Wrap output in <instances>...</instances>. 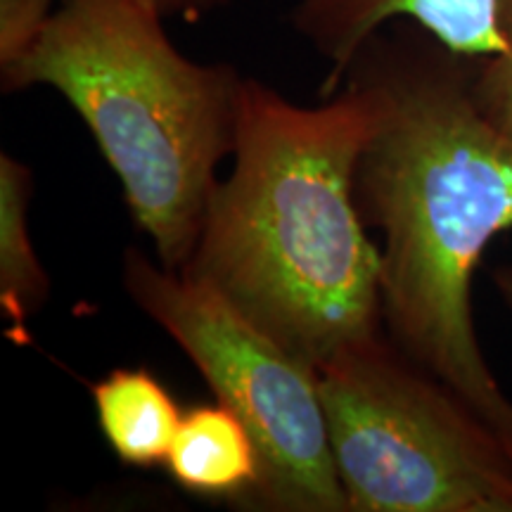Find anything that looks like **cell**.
Instances as JSON below:
<instances>
[{
  "label": "cell",
  "mask_w": 512,
  "mask_h": 512,
  "mask_svg": "<svg viewBox=\"0 0 512 512\" xmlns=\"http://www.w3.org/2000/svg\"><path fill=\"white\" fill-rule=\"evenodd\" d=\"M152 5L164 19L181 17L185 22H200L211 12L228 8L233 0H145Z\"/></svg>",
  "instance_id": "obj_12"
},
{
  "label": "cell",
  "mask_w": 512,
  "mask_h": 512,
  "mask_svg": "<svg viewBox=\"0 0 512 512\" xmlns=\"http://www.w3.org/2000/svg\"><path fill=\"white\" fill-rule=\"evenodd\" d=\"M57 8L60 0H0V72L29 53Z\"/></svg>",
  "instance_id": "obj_11"
},
{
  "label": "cell",
  "mask_w": 512,
  "mask_h": 512,
  "mask_svg": "<svg viewBox=\"0 0 512 512\" xmlns=\"http://www.w3.org/2000/svg\"><path fill=\"white\" fill-rule=\"evenodd\" d=\"M375 121L373 93L351 76L313 107L245 76L233 169L178 271L313 373L384 332L380 247L354 190Z\"/></svg>",
  "instance_id": "obj_2"
},
{
  "label": "cell",
  "mask_w": 512,
  "mask_h": 512,
  "mask_svg": "<svg viewBox=\"0 0 512 512\" xmlns=\"http://www.w3.org/2000/svg\"><path fill=\"white\" fill-rule=\"evenodd\" d=\"M3 91L48 86L74 107L117 174L159 264L183 271L233 155L242 76L185 57L145 0H60Z\"/></svg>",
  "instance_id": "obj_3"
},
{
  "label": "cell",
  "mask_w": 512,
  "mask_h": 512,
  "mask_svg": "<svg viewBox=\"0 0 512 512\" xmlns=\"http://www.w3.org/2000/svg\"><path fill=\"white\" fill-rule=\"evenodd\" d=\"M501 53L477 60L475 98L482 112L512 136V0H496Z\"/></svg>",
  "instance_id": "obj_10"
},
{
  "label": "cell",
  "mask_w": 512,
  "mask_h": 512,
  "mask_svg": "<svg viewBox=\"0 0 512 512\" xmlns=\"http://www.w3.org/2000/svg\"><path fill=\"white\" fill-rule=\"evenodd\" d=\"M475 74V57L418 24L377 31L344 74L366 83L377 107L354 190L363 223L382 235L384 332L512 451V401L472 316L479 261L512 228V136L479 107Z\"/></svg>",
  "instance_id": "obj_1"
},
{
  "label": "cell",
  "mask_w": 512,
  "mask_h": 512,
  "mask_svg": "<svg viewBox=\"0 0 512 512\" xmlns=\"http://www.w3.org/2000/svg\"><path fill=\"white\" fill-rule=\"evenodd\" d=\"M351 512H512V451L387 332L318 370Z\"/></svg>",
  "instance_id": "obj_4"
},
{
  "label": "cell",
  "mask_w": 512,
  "mask_h": 512,
  "mask_svg": "<svg viewBox=\"0 0 512 512\" xmlns=\"http://www.w3.org/2000/svg\"><path fill=\"white\" fill-rule=\"evenodd\" d=\"M98 425L128 467L166 465L183 411L147 368H117L93 384Z\"/></svg>",
  "instance_id": "obj_8"
},
{
  "label": "cell",
  "mask_w": 512,
  "mask_h": 512,
  "mask_svg": "<svg viewBox=\"0 0 512 512\" xmlns=\"http://www.w3.org/2000/svg\"><path fill=\"white\" fill-rule=\"evenodd\" d=\"M166 470L195 496L249 503L261 482V453L245 422L216 401L183 413Z\"/></svg>",
  "instance_id": "obj_7"
},
{
  "label": "cell",
  "mask_w": 512,
  "mask_h": 512,
  "mask_svg": "<svg viewBox=\"0 0 512 512\" xmlns=\"http://www.w3.org/2000/svg\"><path fill=\"white\" fill-rule=\"evenodd\" d=\"M413 22L460 55L491 57L503 41L496 0H294L292 27L328 62L323 86L337 88L377 31Z\"/></svg>",
  "instance_id": "obj_6"
},
{
  "label": "cell",
  "mask_w": 512,
  "mask_h": 512,
  "mask_svg": "<svg viewBox=\"0 0 512 512\" xmlns=\"http://www.w3.org/2000/svg\"><path fill=\"white\" fill-rule=\"evenodd\" d=\"M491 280H494L496 290L501 294L505 306L512 311V264L496 266L494 271H491Z\"/></svg>",
  "instance_id": "obj_13"
},
{
  "label": "cell",
  "mask_w": 512,
  "mask_h": 512,
  "mask_svg": "<svg viewBox=\"0 0 512 512\" xmlns=\"http://www.w3.org/2000/svg\"><path fill=\"white\" fill-rule=\"evenodd\" d=\"M124 290L190 358L216 401L254 434L261 482L249 508L344 512L318 375L216 292L138 249L124 254Z\"/></svg>",
  "instance_id": "obj_5"
},
{
  "label": "cell",
  "mask_w": 512,
  "mask_h": 512,
  "mask_svg": "<svg viewBox=\"0 0 512 512\" xmlns=\"http://www.w3.org/2000/svg\"><path fill=\"white\" fill-rule=\"evenodd\" d=\"M34 176L27 164L0 155V309L12 320V332H24L41 311L50 280L34 249L29 228Z\"/></svg>",
  "instance_id": "obj_9"
}]
</instances>
